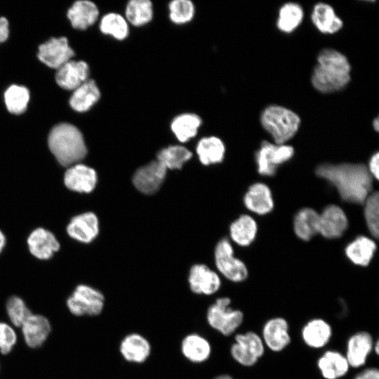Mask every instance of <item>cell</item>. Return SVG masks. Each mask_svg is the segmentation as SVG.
Returning a JSON list of instances; mask_svg holds the SVG:
<instances>
[{
  "label": "cell",
  "instance_id": "obj_1",
  "mask_svg": "<svg viewBox=\"0 0 379 379\" xmlns=\"http://www.w3.org/2000/svg\"><path fill=\"white\" fill-rule=\"evenodd\" d=\"M317 176L324 179L338 191L345 201L363 204L372 192L373 178L361 164H324L316 169Z\"/></svg>",
  "mask_w": 379,
  "mask_h": 379
},
{
  "label": "cell",
  "instance_id": "obj_2",
  "mask_svg": "<svg viewBox=\"0 0 379 379\" xmlns=\"http://www.w3.org/2000/svg\"><path fill=\"white\" fill-rule=\"evenodd\" d=\"M351 65L347 57L334 48H324L317 55L311 81L320 93H331L343 90L351 79Z\"/></svg>",
  "mask_w": 379,
  "mask_h": 379
},
{
  "label": "cell",
  "instance_id": "obj_3",
  "mask_svg": "<svg viewBox=\"0 0 379 379\" xmlns=\"http://www.w3.org/2000/svg\"><path fill=\"white\" fill-rule=\"evenodd\" d=\"M48 143L51 152L63 166L80 161L87 153L82 133L71 124L55 126L50 131Z\"/></svg>",
  "mask_w": 379,
  "mask_h": 379
},
{
  "label": "cell",
  "instance_id": "obj_4",
  "mask_svg": "<svg viewBox=\"0 0 379 379\" xmlns=\"http://www.w3.org/2000/svg\"><path fill=\"white\" fill-rule=\"evenodd\" d=\"M263 128L276 144H286L298 132L300 117L293 110L278 105L266 107L260 115Z\"/></svg>",
  "mask_w": 379,
  "mask_h": 379
},
{
  "label": "cell",
  "instance_id": "obj_5",
  "mask_svg": "<svg viewBox=\"0 0 379 379\" xmlns=\"http://www.w3.org/2000/svg\"><path fill=\"white\" fill-rule=\"evenodd\" d=\"M228 297L218 298L209 306L206 320L209 326L225 336L232 335L242 324L244 314L230 307Z\"/></svg>",
  "mask_w": 379,
  "mask_h": 379
},
{
  "label": "cell",
  "instance_id": "obj_6",
  "mask_svg": "<svg viewBox=\"0 0 379 379\" xmlns=\"http://www.w3.org/2000/svg\"><path fill=\"white\" fill-rule=\"evenodd\" d=\"M66 305L69 312L76 317L99 315L105 306V296L92 286L78 285L67 298Z\"/></svg>",
  "mask_w": 379,
  "mask_h": 379
},
{
  "label": "cell",
  "instance_id": "obj_7",
  "mask_svg": "<svg viewBox=\"0 0 379 379\" xmlns=\"http://www.w3.org/2000/svg\"><path fill=\"white\" fill-rule=\"evenodd\" d=\"M214 258L218 270L227 279L241 282L247 278V267L242 260L234 256V248L229 239L224 238L218 242Z\"/></svg>",
  "mask_w": 379,
  "mask_h": 379
},
{
  "label": "cell",
  "instance_id": "obj_8",
  "mask_svg": "<svg viewBox=\"0 0 379 379\" xmlns=\"http://www.w3.org/2000/svg\"><path fill=\"white\" fill-rule=\"evenodd\" d=\"M294 154V149L286 144H276L263 141L255 153L258 172L264 176H272L278 167L289 161Z\"/></svg>",
  "mask_w": 379,
  "mask_h": 379
},
{
  "label": "cell",
  "instance_id": "obj_9",
  "mask_svg": "<svg viewBox=\"0 0 379 379\" xmlns=\"http://www.w3.org/2000/svg\"><path fill=\"white\" fill-rule=\"evenodd\" d=\"M265 345L262 338L253 331L235 335L230 348L232 358L244 366H253L263 355Z\"/></svg>",
  "mask_w": 379,
  "mask_h": 379
},
{
  "label": "cell",
  "instance_id": "obj_10",
  "mask_svg": "<svg viewBox=\"0 0 379 379\" xmlns=\"http://www.w3.org/2000/svg\"><path fill=\"white\" fill-rule=\"evenodd\" d=\"M167 169L157 160L138 168L132 178L135 187L141 193L150 195L156 193L163 184Z\"/></svg>",
  "mask_w": 379,
  "mask_h": 379
},
{
  "label": "cell",
  "instance_id": "obj_11",
  "mask_svg": "<svg viewBox=\"0 0 379 379\" xmlns=\"http://www.w3.org/2000/svg\"><path fill=\"white\" fill-rule=\"evenodd\" d=\"M74 55L67 38H51L39 47L38 58L51 68L58 69Z\"/></svg>",
  "mask_w": 379,
  "mask_h": 379
},
{
  "label": "cell",
  "instance_id": "obj_12",
  "mask_svg": "<svg viewBox=\"0 0 379 379\" xmlns=\"http://www.w3.org/2000/svg\"><path fill=\"white\" fill-rule=\"evenodd\" d=\"M347 227V215L337 205H328L319 213L318 234L326 239L340 237Z\"/></svg>",
  "mask_w": 379,
  "mask_h": 379
},
{
  "label": "cell",
  "instance_id": "obj_13",
  "mask_svg": "<svg viewBox=\"0 0 379 379\" xmlns=\"http://www.w3.org/2000/svg\"><path fill=\"white\" fill-rule=\"evenodd\" d=\"M25 344L30 348L41 347L51 333V324L48 319L39 314L32 313L20 326Z\"/></svg>",
  "mask_w": 379,
  "mask_h": 379
},
{
  "label": "cell",
  "instance_id": "obj_14",
  "mask_svg": "<svg viewBox=\"0 0 379 379\" xmlns=\"http://www.w3.org/2000/svg\"><path fill=\"white\" fill-rule=\"evenodd\" d=\"M188 282L190 290L198 295H212L221 286L219 275L204 264H196L191 267Z\"/></svg>",
  "mask_w": 379,
  "mask_h": 379
},
{
  "label": "cell",
  "instance_id": "obj_15",
  "mask_svg": "<svg viewBox=\"0 0 379 379\" xmlns=\"http://www.w3.org/2000/svg\"><path fill=\"white\" fill-rule=\"evenodd\" d=\"M98 176L95 171L84 164L71 166L65 172L64 182L66 187L75 192L89 193L96 186Z\"/></svg>",
  "mask_w": 379,
  "mask_h": 379
},
{
  "label": "cell",
  "instance_id": "obj_16",
  "mask_svg": "<svg viewBox=\"0 0 379 379\" xmlns=\"http://www.w3.org/2000/svg\"><path fill=\"white\" fill-rule=\"evenodd\" d=\"M244 204L248 211L257 215H262L270 213L274 208V199L270 188L262 182L251 185L244 195Z\"/></svg>",
  "mask_w": 379,
  "mask_h": 379
},
{
  "label": "cell",
  "instance_id": "obj_17",
  "mask_svg": "<svg viewBox=\"0 0 379 379\" xmlns=\"http://www.w3.org/2000/svg\"><path fill=\"white\" fill-rule=\"evenodd\" d=\"M262 341L274 352H280L291 343L288 324L282 317H274L268 320L262 328Z\"/></svg>",
  "mask_w": 379,
  "mask_h": 379
},
{
  "label": "cell",
  "instance_id": "obj_18",
  "mask_svg": "<svg viewBox=\"0 0 379 379\" xmlns=\"http://www.w3.org/2000/svg\"><path fill=\"white\" fill-rule=\"evenodd\" d=\"M89 67L84 61L69 60L58 69L55 80L58 86L66 90H74L86 81Z\"/></svg>",
  "mask_w": 379,
  "mask_h": 379
},
{
  "label": "cell",
  "instance_id": "obj_19",
  "mask_svg": "<svg viewBox=\"0 0 379 379\" xmlns=\"http://www.w3.org/2000/svg\"><path fill=\"white\" fill-rule=\"evenodd\" d=\"M67 232L72 238L80 242L90 243L98 234V219L92 212L78 215L71 220Z\"/></svg>",
  "mask_w": 379,
  "mask_h": 379
},
{
  "label": "cell",
  "instance_id": "obj_20",
  "mask_svg": "<svg viewBox=\"0 0 379 379\" xmlns=\"http://www.w3.org/2000/svg\"><path fill=\"white\" fill-rule=\"evenodd\" d=\"M151 345L143 335L132 333L126 335L120 343L119 352L123 358L131 363L142 364L151 353Z\"/></svg>",
  "mask_w": 379,
  "mask_h": 379
},
{
  "label": "cell",
  "instance_id": "obj_21",
  "mask_svg": "<svg viewBox=\"0 0 379 379\" xmlns=\"http://www.w3.org/2000/svg\"><path fill=\"white\" fill-rule=\"evenodd\" d=\"M373 348V338L368 332L360 331L352 335L347 341L345 355L350 366L359 368L364 365Z\"/></svg>",
  "mask_w": 379,
  "mask_h": 379
},
{
  "label": "cell",
  "instance_id": "obj_22",
  "mask_svg": "<svg viewBox=\"0 0 379 379\" xmlns=\"http://www.w3.org/2000/svg\"><path fill=\"white\" fill-rule=\"evenodd\" d=\"M27 244L30 253L41 260L49 259L60 248L54 234L43 228L36 229L30 234Z\"/></svg>",
  "mask_w": 379,
  "mask_h": 379
},
{
  "label": "cell",
  "instance_id": "obj_23",
  "mask_svg": "<svg viewBox=\"0 0 379 379\" xmlns=\"http://www.w3.org/2000/svg\"><path fill=\"white\" fill-rule=\"evenodd\" d=\"M311 19L315 27L323 34H335L343 26L334 8L326 3L317 4L312 10Z\"/></svg>",
  "mask_w": 379,
  "mask_h": 379
},
{
  "label": "cell",
  "instance_id": "obj_24",
  "mask_svg": "<svg viewBox=\"0 0 379 379\" xmlns=\"http://www.w3.org/2000/svg\"><path fill=\"white\" fill-rule=\"evenodd\" d=\"M377 245L373 239L366 236H359L345 247L347 258L354 265L365 267L373 259Z\"/></svg>",
  "mask_w": 379,
  "mask_h": 379
},
{
  "label": "cell",
  "instance_id": "obj_25",
  "mask_svg": "<svg viewBox=\"0 0 379 379\" xmlns=\"http://www.w3.org/2000/svg\"><path fill=\"white\" fill-rule=\"evenodd\" d=\"M180 350L182 355L190 361L195 364L206 361L211 354L209 341L197 333H190L182 340Z\"/></svg>",
  "mask_w": 379,
  "mask_h": 379
},
{
  "label": "cell",
  "instance_id": "obj_26",
  "mask_svg": "<svg viewBox=\"0 0 379 379\" xmlns=\"http://www.w3.org/2000/svg\"><path fill=\"white\" fill-rule=\"evenodd\" d=\"M317 366L326 379H338L345 375L350 365L345 355L337 351H326L318 360Z\"/></svg>",
  "mask_w": 379,
  "mask_h": 379
},
{
  "label": "cell",
  "instance_id": "obj_27",
  "mask_svg": "<svg viewBox=\"0 0 379 379\" xmlns=\"http://www.w3.org/2000/svg\"><path fill=\"white\" fill-rule=\"evenodd\" d=\"M98 15L96 5L86 0L76 1L67 12L72 27L79 29H86L94 24Z\"/></svg>",
  "mask_w": 379,
  "mask_h": 379
},
{
  "label": "cell",
  "instance_id": "obj_28",
  "mask_svg": "<svg viewBox=\"0 0 379 379\" xmlns=\"http://www.w3.org/2000/svg\"><path fill=\"white\" fill-rule=\"evenodd\" d=\"M332 330L328 322L321 319H314L302 328V337L307 345L312 348H321L330 340Z\"/></svg>",
  "mask_w": 379,
  "mask_h": 379
},
{
  "label": "cell",
  "instance_id": "obj_29",
  "mask_svg": "<svg viewBox=\"0 0 379 379\" xmlns=\"http://www.w3.org/2000/svg\"><path fill=\"white\" fill-rule=\"evenodd\" d=\"M100 92L95 82L87 80L76 89L69 99V105L75 111H88L100 99Z\"/></svg>",
  "mask_w": 379,
  "mask_h": 379
},
{
  "label": "cell",
  "instance_id": "obj_30",
  "mask_svg": "<svg viewBox=\"0 0 379 379\" xmlns=\"http://www.w3.org/2000/svg\"><path fill=\"white\" fill-rule=\"evenodd\" d=\"M258 225L249 215H241L230 227L231 239L240 246H248L255 240Z\"/></svg>",
  "mask_w": 379,
  "mask_h": 379
},
{
  "label": "cell",
  "instance_id": "obj_31",
  "mask_svg": "<svg viewBox=\"0 0 379 379\" xmlns=\"http://www.w3.org/2000/svg\"><path fill=\"white\" fill-rule=\"evenodd\" d=\"M196 152L200 162L204 166L222 161L225 147L221 139L215 136L201 138L197 143Z\"/></svg>",
  "mask_w": 379,
  "mask_h": 379
},
{
  "label": "cell",
  "instance_id": "obj_32",
  "mask_svg": "<svg viewBox=\"0 0 379 379\" xmlns=\"http://www.w3.org/2000/svg\"><path fill=\"white\" fill-rule=\"evenodd\" d=\"M319 213L312 208L299 210L293 220L295 235L303 241H309L318 234Z\"/></svg>",
  "mask_w": 379,
  "mask_h": 379
},
{
  "label": "cell",
  "instance_id": "obj_33",
  "mask_svg": "<svg viewBox=\"0 0 379 379\" xmlns=\"http://www.w3.org/2000/svg\"><path fill=\"white\" fill-rule=\"evenodd\" d=\"M201 124V120L198 115L185 113L173 119L171 128L180 142H185L197 135Z\"/></svg>",
  "mask_w": 379,
  "mask_h": 379
},
{
  "label": "cell",
  "instance_id": "obj_34",
  "mask_svg": "<svg viewBox=\"0 0 379 379\" xmlns=\"http://www.w3.org/2000/svg\"><path fill=\"white\" fill-rule=\"evenodd\" d=\"M304 17L302 6L294 2L284 4L279 9L277 28L282 32L291 33L301 24Z\"/></svg>",
  "mask_w": 379,
  "mask_h": 379
},
{
  "label": "cell",
  "instance_id": "obj_35",
  "mask_svg": "<svg viewBox=\"0 0 379 379\" xmlns=\"http://www.w3.org/2000/svg\"><path fill=\"white\" fill-rule=\"evenodd\" d=\"M192 157V153L187 148L181 145H171L158 152L157 160L166 169H181Z\"/></svg>",
  "mask_w": 379,
  "mask_h": 379
},
{
  "label": "cell",
  "instance_id": "obj_36",
  "mask_svg": "<svg viewBox=\"0 0 379 379\" xmlns=\"http://www.w3.org/2000/svg\"><path fill=\"white\" fill-rule=\"evenodd\" d=\"M125 14L127 22L133 25H144L152 19V4L149 0H131L127 4Z\"/></svg>",
  "mask_w": 379,
  "mask_h": 379
},
{
  "label": "cell",
  "instance_id": "obj_37",
  "mask_svg": "<svg viewBox=\"0 0 379 379\" xmlns=\"http://www.w3.org/2000/svg\"><path fill=\"white\" fill-rule=\"evenodd\" d=\"M100 29L103 34L111 35L118 40L126 39L129 32L126 18L116 13L104 15L100 20Z\"/></svg>",
  "mask_w": 379,
  "mask_h": 379
},
{
  "label": "cell",
  "instance_id": "obj_38",
  "mask_svg": "<svg viewBox=\"0 0 379 379\" xmlns=\"http://www.w3.org/2000/svg\"><path fill=\"white\" fill-rule=\"evenodd\" d=\"M4 98L8 110L11 113L20 114L27 109L29 92L25 86L12 85L6 91Z\"/></svg>",
  "mask_w": 379,
  "mask_h": 379
},
{
  "label": "cell",
  "instance_id": "obj_39",
  "mask_svg": "<svg viewBox=\"0 0 379 379\" xmlns=\"http://www.w3.org/2000/svg\"><path fill=\"white\" fill-rule=\"evenodd\" d=\"M364 215L368 230L372 237L379 235V194L372 192L363 203Z\"/></svg>",
  "mask_w": 379,
  "mask_h": 379
},
{
  "label": "cell",
  "instance_id": "obj_40",
  "mask_svg": "<svg viewBox=\"0 0 379 379\" xmlns=\"http://www.w3.org/2000/svg\"><path fill=\"white\" fill-rule=\"evenodd\" d=\"M6 312L13 327L20 328L26 319L32 313L20 297L13 295L6 303Z\"/></svg>",
  "mask_w": 379,
  "mask_h": 379
},
{
  "label": "cell",
  "instance_id": "obj_41",
  "mask_svg": "<svg viewBox=\"0 0 379 379\" xmlns=\"http://www.w3.org/2000/svg\"><path fill=\"white\" fill-rule=\"evenodd\" d=\"M169 18L175 24L190 22L194 15V6L190 0H174L168 5Z\"/></svg>",
  "mask_w": 379,
  "mask_h": 379
},
{
  "label": "cell",
  "instance_id": "obj_42",
  "mask_svg": "<svg viewBox=\"0 0 379 379\" xmlns=\"http://www.w3.org/2000/svg\"><path fill=\"white\" fill-rule=\"evenodd\" d=\"M18 341V335L14 327L8 323L0 321V353L9 354Z\"/></svg>",
  "mask_w": 379,
  "mask_h": 379
},
{
  "label": "cell",
  "instance_id": "obj_43",
  "mask_svg": "<svg viewBox=\"0 0 379 379\" xmlns=\"http://www.w3.org/2000/svg\"><path fill=\"white\" fill-rule=\"evenodd\" d=\"M368 171L372 178L375 180L379 178V153L377 152L373 154L370 158L366 166Z\"/></svg>",
  "mask_w": 379,
  "mask_h": 379
},
{
  "label": "cell",
  "instance_id": "obj_44",
  "mask_svg": "<svg viewBox=\"0 0 379 379\" xmlns=\"http://www.w3.org/2000/svg\"><path fill=\"white\" fill-rule=\"evenodd\" d=\"M354 379H379V371L376 368H369L356 375Z\"/></svg>",
  "mask_w": 379,
  "mask_h": 379
},
{
  "label": "cell",
  "instance_id": "obj_45",
  "mask_svg": "<svg viewBox=\"0 0 379 379\" xmlns=\"http://www.w3.org/2000/svg\"><path fill=\"white\" fill-rule=\"evenodd\" d=\"M8 22L4 17L0 18V43L6 41L8 36Z\"/></svg>",
  "mask_w": 379,
  "mask_h": 379
},
{
  "label": "cell",
  "instance_id": "obj_46",
  "mask_svg": "<svg viewBox=\"0 0 379 379\" xmlns=\"http://www.w3.org/2000/svg\"><path fill=\"white\" fill-rule=\"evenodd\" d=\"M6 243V238L4 234L0 231V253L3 250Z\"/></svg>",
  "mask_w": 379,
  "mask_h": 379
},
{
  "label": "cell",
  "instance_id": "obj_47",
  "mask_svg": "<svg viewBox=\"0 0 379 379\" xmlns=\"http://www.w3.org/2000/svg\"><path fill=\"white\" fill-rule=\"evenodd\" d=\"M373 129L375 131H378V129H379V120H378V117H375V119L373 121Z\"/></svg>",
  "mask_w": 379,
  "mask_h": 379
},
{
  "label": "cell",
  "instance_id": "obj_48",
  "mask_svg": "<svg viewBox=\"0 0 379 379\" xmlns=\"http://www.w3.org/2000/svg\"><path fill=\"white\" fill-rule=\"evenodd\" d=\"M213 379H234V378H232L230 375L224 374V375H220L216 376Z\"/></svg>",
  "mask_w": 379,
  "mask_h": 379
},
{
  "label": "cell",
  "instance_id": "obj_49",
  "mask_svg": "<svg viewBox=\"0 0 379 379\" xmlns=\"http://www.w3.org/2000/svg\"><path fill=\"white\" fill-rule=\"evenodd\" d=\"M373 348H374V350H375V353H376L377 354H378V352H378V351H379V350H379V343H378V341H376V342H375V345H373Z\"/></svg>",
  "mask_w": 379,
  "mask_h": 379
}]
</instances>
